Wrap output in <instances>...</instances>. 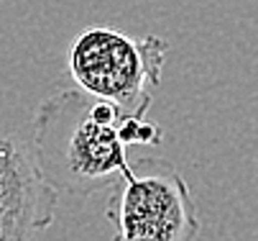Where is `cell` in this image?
<instances>
[{
    "instance_id": "obj_3",
    "label": "cell",
    "mask_w": 258,
    "mask_h": 241,
    "mask_svg": "<svg viewBox=\"0 0 258 241\" xmlns=\"http://www.w3.org/2000/svg\"><path fill=\"white\" fill-rule=\"evenodd\" d=\"M110 241H197L200 218L181 172L161 157H141L107 205Z\"/></svg>"
},
{
    "instance_id": "obj_2",
    "label": "cell",
    "mask_w": 258,
    "mask_h": 241,
    "mask_svg": "<svg viewBox=\"0 0 258 241\" xmlns=\"http://www.w3.org/2000/svg\"><path fill=\"white\" fill-rule=\"evenodd\" d=\"M166 57L169 41L161 36L133 39L110 26H90L69 44L67 67L80 90L146 118Z\"/></svg>"
},
{
    "instance_id": "obj_1",
    "label": "cell",
    "mask_w": 258,
    "mask_h": 241,
    "mask_svg": "<svg viewBox=\"0 0 258 241\" xmlns=\"http://www.w3.org/2000/svg\"><path fill=\"white\" fill-rule=\"evenodd\" d=\"M159 123L85 90H56L33 113L31 149L44 180L75 198L115 190L131 172V147H156Z\"/></svg>"
},
{
    "instance_id": "obj_4",
    "label": "cell",
    "mask_w": 258,
    "mask_h": 241,
    "mask_svg": "<svg viewBox=\"0 0 258 241\" xmlns=\"http://www.w3.org/2000/svg\"><path fill=\"white\" fill-rule=\"evenodd\" d=\"M59 192L44 180L33 149L0 136V241H33L56 218Z\"/></svg>"
}]
</instances>
